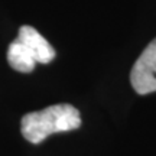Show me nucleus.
<instances>
[{
	"instance_id": "4",
	"label": "nucleus",
	"mask_w": 156,
	"mask_h": 156,
	"mask_svg": "<svg viewBox=\"0 0 156 156\" xmlns=\"http://www.w3.org/2000/svg\"><path fill=\"white\" fill-rule=\"evenodd\" d=\"M7 62L13 69L19 73H32L36 67V61L28 48L15 39L7 49Z\"/></svg>"
},
{
	"instance_id": "2",
	"label": "nucleus",
	"mask_w": 156,
	"mask_h": 156,
	"mask_svg": "<svg viewBox=\"0 0 156 156\" xmlns=\"http://www.w3.org/2000/svg\"><path fill=\"white\" fill-rule=\"evenodd\" d=\"M130 83L137 94H149L156 91V38L145 48L134 62Z\"/></svg>"
},
{
	"instance_id": "1",
	"label": "nucleus",
	"mask_w": 156,
	"mask_h": 156,
	"mask_svg": "<svg viewBox=\"0 0 156 156\" xmlns=\"http://www.w3.org/2000/svg\"><path fill=\"white\" fill-rule=\"evenodd\" d=\"M80 126V112L71 104H55L41 112L28 113L20 122L23 137L34 145L41 143L51 134L75 130Z\"/></svg>"
},
{
	"instance_id": "3",
	"label": "nucleus",
	"mask_w": 156,
	"mask_h": 156,
	"mask_svg": "<svg viewBox=\"0 0 156 156\" xmlns=\"http://www.w3.org/2000/svg\"><path fill=\"white\" fill-rule=\"evenodd\" d=\"M16 39L28 48L36 64H49L55 58V49L52 48V45L32 26H22Z\"/></svg>"
}]
</instances>
